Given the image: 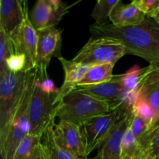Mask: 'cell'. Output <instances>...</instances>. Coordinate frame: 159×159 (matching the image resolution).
<instances>
[{
    "label": "cell",
    "instance_id": "26",
    "mask_svg": "<svg viewBox=\"0 0 159 159\" xmlns=\"http://www.w3.org/2000/svg\"><path fill=\"white\" fill-rule=\"evenodd\" d=\"M159 154V124L154 128L146 152V159H155Z\"/></svg>",
    "mask_w": 159,
    "mask_h": 159
},
{
    "label": "cell",
    "instance_id": "8",
    "mask_svg": "<svg viewBox=\"0 0 159 159\" xmlns=\"http://www.w3.org/2000/svg\"><path fill=\"white\" fill-rule=\"evenodd\" d=\"M15 54H25L27 60L26 71L35 69L37 67V30L30 20L29 12L26 14L23 23L10 34Z\"/></svg>",
    "mask_w": 159,
    "mask_h": 159
},
{
    "label": "cell",
    "instance_id": "18",
    "mask_svg": "<svg viewBox=\"0 0 159 159\" xmlns=\"http://www.w3.org/2000/svg\"><path fill=\"white\" fill-rule=\"evenodd\" d=\"M54 120L51 121L41 138L40 145L44 159H78L56 144L54 136Z\"/></svg>",
    "mask_w": 159,
    "mask_h": 159
},
{
    "label": "cell",
    "instance_id": "1",
    "mask_svg": "<svg viewBox=\"0 0 159 159\" xmlns=\"http://www.w3.org/2000/svg\"><path fill=\"white\" fill-rule=\"evenodd\" d=\"M92 34L98 37H108L120 41L127 54L138 56L149 64H159V23L153 17L134 26L118 28L112 23L90 25Z\"/></svg>",
    "mask_w": 159,
    "mask_h": 159
},
{
    "label": "cell",
    "instance_id": "15",
    "mask_svg": "<svg viewBox=\"0 0 159 159\" xmlns=\"http://www.w3.org/2000/svg\"><path fill=\"white\" fill-rule=\"evenodd\" d=\"M28 11L26 1H0V27L10 35L22 23Z\"/></svg>",
    "mask_w": 159,
    "mask_h": 159
},
{
    "label": "cell",
    "instance_id": "12",
    "mask_svg": "<svg viewBox=\"0 0 159 159\" xmlns=\"http://www.w3.org/2000/svg\"><path fill=\"white\" fill-rule=\"evenodd\" d=\"M37 67L40 70L47 71L51 58L60 56L61 46V30L56 26L37 30Z\"/></svg>",
    "mask_w": 159,
    "mask_h": 159
},
{
    "label": "cell",
    "instance_id": "6",
    "mask_svg": "<svg viewBox=\"0 0 159 159\" xmlns=\"http://www.w3.org/2000/svg\"><path fill=\"white\" fill-rule=\"evenodd\" d=\"M124 55H127V51L120 41L108 37H97L90 39L72 61L90 67L104 64L115 65Z\"/></svg>",
    "mask_w": 159,
    "mask_h": 159
},
{
    "label": "cell",
    "instance_id": "10",
    "mask_svg": "<svg viewBox=\"0 0 159 159\" xmlns=\"http://www.w3.org/2000/svg\"><path fill=\"white\" fill-rule=\"evenodd\" d=\"M70 7L71 6H66L59 0H39L31 11L30 20L36 30L56 26Z\"/></svg>",
    "mask_w": 159,
    "mask_h": 159
},
{
    "label": "cell",
    "instance_id": "2",
    "mask_svg": "<svg viewBox=\"0 0 159 159\" xmlns=\"http://www.w3.org/2000/svg\"><path fill=\"white\" fill-rule=\"evenodd\" d=\"M35 80L36 69L27 71L23 96L11 120L6 141L0 147L2 159H14L17 146L29 134V107Z\"/></svg>",
    "mask_w": 159,
    "mask_h": 159
},
{
    "label": "cell",
    "instance_id": "29",
    "mask_svg": "<svg viewBox=\"0 0 159 159\" xmlns=\"http://www.w3.org/2000/svg\"><path fill=\"white\" fill-rule=\"evenodd\" d=\"M92 159H99V158H98V157H97V156H96V157H95V158H92Z\"/></svg>",
    "mask_w": 159,
    "mask_h": 159
},
{
    "label": "cell",
    "instance_id": "23",
    "mask_svg": "<svg viewBox=\"0 0 159 159\" xmlns=\"http://www.w3.org/2000/svg\"><path fill=\"white\" fill-rule=\"evenodd\" d=\"M13 54H15V50L10 36L0 27V75L7 71L6 61Z\"/></svg>",
    "mask_w": 159,
    "mask_h": 159
},
{
    "label": "cell",
    "instance_id": "13",
    "mask_svg": "<svg viewBox=\"0 0 159 159\" xmlns=\"http://www.w3.org/2000/svg\"><path fill=\"white\" fill-rule=\"evenodd\" d=\"M134 113L123 116L110 130L98 148L99 159H121V146L126 132L131 124Z\"/></svg>",
    "mask_w": 159,
    "mask_h": 159
},
{
    "label": "cell",
    "instance_id": "4",
    "mask_svg": "<svg viewBox=\"0 0 159 159\" xmlns=\"http://www.w3.org/2000/svg\"><path fill=\"white\" fill-rule=\"evenodd\" d=\"M26 72L7 71L0 75V147L7 136L11 120L23 94Z\"/></svg>",
    "mask_w": 159,
    "mask_h": 159
},
{
    "label": "cell",
    "instance_id": "7",
    "mask_svg": "<svg viewBox=\"0 0 159 159\" xmlns=\"http://www.w3.org/2000/svg\"><path fill=\"white\" fill-rule=\"evenodd\" d=\"M124 110L116 109L113 111L89 120L80 127L85 146V155L98 148L113 126L126 114Z\"/></svg>",
    "mask_w": 159,
    "mask_h": 159
},
{
    "label": "cell",
    "instance_id": "25",
    "mask_svg": "<svg viewBox=\"0 0 159 159\" xmlns=\"http://www.w3.org/2000/svg\"><path fill=\"white\" fill-rule=\"evenodd\" d=\"M132 3L146 16L154 18L159 11V0H134Z\"/></svg>",
    "mask_w": 159,
    "mask_h": 159
},
{
    "label": "cell",
    "instance_id": "5",
    "mask_svg": "<svg viewBox=\"0 0 159 159\" xmlns=\"http://www.w3.org/2000/svg\"><path fill=\"white\" fill-rule=\"evenodd\" d=\"M59 92V91H58ZM58 92H48L37 76L29 107V134L42 138L51 121L56 118L55 100Z\"/></svg>",
    "mask_w": 159,
    "mask_h": 159
},
{
    "label": "cell",
    "instance_id": "11",
    "mask_svg": "<svg viewBox=\"0 0 159 159\" xmlns=\"http://www.w3.org/2000/svg\"><path fill=\"white\" fill-rule=\"evenodd\" d=\"M54 141L56 144L78 159L87 158L85 146L80 127L67 120H60L54 125Z\"/></svg>",
    "mask_w": 159,
    "mask_h": 159
},
{
    "label": "cell",
    "instance_id": "20",
    "mask_svg": "<svg viewBox=\"0 0 159 159\" xmlns=\"http://www.w3.org/2000/svg\"><path fill=\"white\" fill-rule=\"evenodd\" d=\"M41 138L28 134L17 146L14 159H36L41 148Z\"/></svg>",
    "mask_w": 159,
    "mask_h": 159
},
{
    "label": "cell",
    "instance_id": "30",
    "mask_svg": "<svg viewBox=\"0 0 159 159\" xmlns=\"http://www.w3.org/2000/svg\"><path fill=\"white\" fill-rule=\"evenodd\" d=\"M155 159H159V154H158V155L156 157V158H155Z\"/></svg>",
    "mask_w": 159,
    "mask_h": 159
},
{
    "label": "cell",
    "instance_id": "28",
    "mask_svg": "<svg viewBox=\"0 0 159 159\" xmlns=\"http://www.w3.org/2000/svg\"><path fill=\"white\" fill-rule=\"evenodd\" d=\"M154 18H155V20H156V21L158 22V23H159V11H158V13L156 14V16H155L154 17Z\"/></svg>",
    "mask_w": 159,
    "mask_h": 159
},
{
    "label": "cell",
    "instance_id": "24",
    "mask_svg": "<svg viewBox=\"0 0 159 159\" xmlns=\"http://www.w3.org/2000/svg\"><path fill=\"white\" fill-rule=\"evenodd\" d=\"M27 60L25 54H13L6 61V69L11 72H21L26 71Z\"/></svg>",
    "mask_w": 159,
    "mask_h": 159
},
{
    "label": "cell",
    "instance_id": "27",
    "mask_svg": "<svg viewBox=\"0 0 159 159\" xmlns=\"http://www.w3.org/2000/svg\"><path fill=\"white\" fill-rule=\"evenodd\" d=\"M36 159H44V157H43V152H42V150H41V148H40V152H39L38 155H37V157L36 158Z\"/></svg>",
    "mask_w": 159,
    "mask_h": 159
},
{
    "label": "cell",
    "instance_id": "14",
    "mask_svg": "<svg viewBox=\"0 0 159 159\" xmlns=\"http://www.w3.org/2000/svg\"><path fill=\"white\" fill-rule=\"evenodd\" d=\"M123 74L113 75L108 82L93 85L79 86L75 91L110 104L111 111L116 110L122 93Z\"/></svg>",
    "mask_w": 159,
    "mask_h": 159
},
{
    "label": "cell",
    "instance_id": "16",
    "mask_svg": "<svg viewBox=\"0 0 159 159\" xmlns=\"http://www.w3.org/2000/svg\"><path fill=\"white\" fill-rule=\"evenodd\" d=\"M57 58L60 61L65 71V81L59 89L58 94L55 100L56 104H58L67 95L75 90L78 84L83 79L85 73L90 68V66L76 63L72 60H67L62 56Z\"/></svg>",
    "mask_w": 159,
    "mask_h": 159
},
{
    "label": "cell",
    "instance_id": "17",
    "mask_svg": "<svg viewBox=\"0 0 159 159\" xmlns=\"http://www.w3.org/2000/svg\"><path fill=\"white\" fill-rule=\"evenodd\" d=\"M146 15L133 3L124 4L119 0L110 16V20L118 28L129 27L139 25L146 19Z\"/></svg>",
    "mask_w": 159,
    "mask_h": 159
},
{
    "label": "cell",
    "instance_id": "21",
    "mask_svg": "<svg viewBox=\"0 0 159 159\" xmlns=\"http://www.w3.org/2000/svg\"><path fill=\"white\" fill-rule=\"evenodd\" d=\"M121 159H146V154L130 130V127L124 135L121 146Z\"/></svg>",
    "mask_w": 159,
    "mask_h": 159
},
{
    "label": "cell",
    "instance_id": "19",
    "mask_svg": "<svg viewBox=\"0 0 159 159\" xmlns=\"http://www.w3.org/2000/svg\"><path fill=\"white\" fill-rule=\"evenodd\" d=\"M114 65V64H104L91 66L77 87L98 85L111 80L113 77Z\"/></svg>",
    "mask_w": 159,
    "mask_h": 159
},
{
    "label": "cell",
    "instance_id": "31",
    "mask_svg": "<svg viewBox=\"0 0 159 159\" xmlns=\"http://www.w3.org/2000/svg\"><path fill=\"white\" fill-rule=\"evenodd\" d=\"M85 159H88V158H85Z\"/></svg>",
    "mask_w": 159,
    "mask_h": 159
},
{
    "label": "cell",
    "instance_id": "22",
    "mask_svg": "<svg viewBox=\"0 0 159 159\" xmlns=\"http://www.w3.org/2000/svg\"><path fill=\"white\" fill-rule=\"evenodd\" d=\"M118 2L119 0H98L92 12V16L96 21L95 23L98 25L109 23L110 13Z\"/></svg>",
    "mask_w": 159,
    "mask_h": 159
},
{
    "label": "cell",
    "instance_id": "9",
    "mask_svg": "<svg viewBox=\"0 0 159 159\" xmlns=\"http://www.w3.org/2000/svg\"><path fill=\"white\" fill-rule=\"evenodd\" d=\"M142 104L152 110L155 121L159 124V64L152 63L144 68L135 106ZM134 106V107H135Z\"/></svg>",
    "mask_w": 159,
    "mask_h": 159
},
{
    "label": "cell",
    "instance_id": "3",
    "mask_svg": "<svg viewBox=\"0 0 159 159\" xmlns=\"http://www.w3.org/2000/svg\"><path fill=\"white\" fill-rule=\"evenodd\" d=\"M56 117L81 127L85 122L110 112L108 102L99 101L87 95L73 91L61 99L56 107Z\"/></svg>",
    "mask_w": 159,
    "mask_h": 159
}]
</instances>
